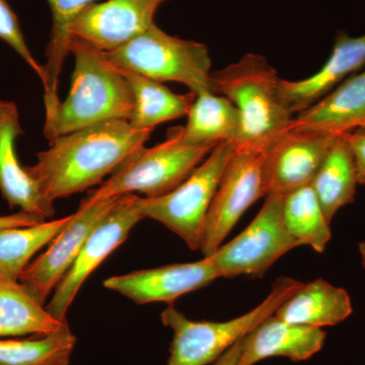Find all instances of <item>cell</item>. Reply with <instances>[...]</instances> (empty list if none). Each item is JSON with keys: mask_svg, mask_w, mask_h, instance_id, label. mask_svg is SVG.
I'll return each instance as SVG.
<instances>
[{"mask_svg": "<svg viewBox=\"0 0 365 365\" xmlns=\"http://www.w3.org/2000/svg\"><path fill=\"white\" fill-rule=\"evenodd\" d=\"M153 131L137 130L126 120L91 125L55 139L26 167L46 198L54 202L101 185L132 153L150 140Z\"/></svg>", "mask_w": 365, "mask_h": 365, "instance_id": "obj_1", "label": "cell"}, {"mask_svg": "<svg viewBox=\"0 0 365 365\" xmlns=\"http://www.w3.org/2000/svg\"><path fill=\"white\" fill-rule=\"evenodd\" d=\"M69 50L76 59L71 91L54 114L45 120L44 135L49 144L100 122L129 121L133 113L134 98L128 81L105 52L76 37H71Z\"/></svg>", "mask_w": 365, "mask_h": 365, "instance_id": "obj_2", "label": "cell"}, {"mask_svg": "<svg viewBox=\"0 0 365 365\" xmlns=\"http://www.w3.org/2000/svg\"><path fill=\"white\" fill-rule=\"evenodd\" d=\"M281 79L260 54L212 72L213 93L232 101L241 115V133L235 150L265 153L289 129L294 115L281 91Z\"/></svg>", "mask_w": 365, "mask_h": 365, "instance_id": "obj_3", "label": "cell"}, {"mask_svg": "<svg viewBox=\"0 0 365 365\" xmlns=\"http://www.w3.org/2000/svg\"><path fill=\"white\" fill-rule=\"evenodd\" d=\"M302 285L292 277L278 278L261 304L227 322L191 321L174 307L162 313L163 325L174 332L170 357L165 365H208L254 330L261 322L275 314L278 307Z\"/></svg>", "mask_w": 365, "mask_h": 365, "instance_id": "obj_4", "label": "cell"}, {"mask_svg": "<svg viewBox=\"0 0 365 365\" xmlns=\"http://www.w3.org/2000/svg\"><path fill=\"white\" fill-rule=\"evenodd\" d=\"M215 146L185 144L174 129L163 143L132 153L98 188L91 190L81 204L135 192L148 198L165 195L184 182Z\"/></svg>", "mask_w": 365, "mask_h": 365, "instance_id": "obj_5", "label": "cell"}, {"mask_svg": "<svg viewBox=\"0 0 365 365\" xmlns=\"http://www.w3.org/2000/svg\"><path fill=\"white\" fill-rule=\"evenodd\" d=\"M105 54L119 68L151 81L182 83L195 95L213 93L207 47L195 41L170 36L155 25Z\"/></svg>", "mask_w": 365, "mask_h": 365, "instance_id": "obj_6", "label": "cell"}, {"mask_svg": "<svg viewBox=\"0 0 365 365\" xmlns=\"http://www.w3.org/2000/svg\"><path fill=\"white\" fill-rule=\"evenodd\" d=\"M235 153L234 143H218L177 188L153 198L139 196L143 218L162 223L179 235L190 249L200 251L209 207Z\"/></svg>", "mask_w": 365, "mask_h": 365, "instance_id": "obj_7", "label": "cell"}, {"mask_svg": "<svg viewBox=\"0 0 365 365\" xmlns=\"http://www.w3.org/2000/svg\"><path fill=\"white\" fill-rule=\"evenodd\" d=\"M248 227L211 255L220 277H263L281 257L299 247L283 220L284 196L268 194Z\"/></svg>", "mask_w": 365, "mask_h": 365, "instance_id": "obj_8", "label": "cell"}, {"mask_svg": "<svg viewBox=\"0 0 365 365\" xmlns=\"http://www.w3.org/2000/svg\"><path fill=\"white\" fill-rule=\"evenodd\" d=\"M263 158L264 153L235 150L209 207L200 249L204 257L215 254L242 215L265 197Z\"/></svg>", "mask_w": 365, "mask_h": 365, "instance_id": "obj_9", "label": "cell"}, {"mask_svg": "<svg viewBox=\"0 0 365 365\" xmlns=\"http://www.w3.org/2000/svg\"><path fill=\"white\" fill-rule=\"evenodd\" d=\"M139 196L127 194L120 197L110 211L86 240L81 253L55 288L46 307L48 313L58 321L66 319L71 306L85 281L128 237L134 225L144 220L138 206Z\"/></svg>", "mask_w": 365, "mask_h": 365, "instance_id": "obj_10", "label": "cell"}, {"mask_svg": "<svg viewBox=\"0 0 365 365\" xmlns=\"http://www.w3.org/2000/svg\"><path fill=\"white\" fill-rule=\"evenodd\" d=\"M120 197L81 204L71 222L50 242L47 251L21 272L19 281L40 304L45 306L48 297L73 265L91 232L109 215Z\"/></svg>", "mask_w": 365, "mask_h": 365, "instance_id": "obj_11", "label": "cell"}, {"mask_svg": "<svg viewBox=\"0 0 365 365\" xmlns=\"http://www.w3.org/2000/svg\"><path fill=\"white\" fill-rule=\"evenodd\" d=\"M337 136L307 129H288L264 153L265 196H285L311 185Z\"/></svg>", "mask_w": 365, "mask_h": 365, "instance_id": "obj_12", "label": "cell"}, {"mask_svg": "<svg viewBox=\"0 0 365 365\" xmlns=\"http://www.w3.org/2000/svg\"><path fill=\"white\" fill-rule=\"evenodd\" d=\"M165 0H107L91 4L68 26L79 38L103 52H111L130 42L155 25L158 7Z\"/></svg>", "mask_w": 365, "mask_h": 365, "instance_id": "obj_13", "label": "cell"}, {"mask_svg": "<svg viewBox=\"0 0 365 365\" xmlns=\"http://www.w3.org/2000/svg\"><path fill=\"white\" fill-rule=\"evenodd\" d=\"M217 278H220V273L209 256L193 263L172 264L113 276L104 281V287L137 304H172L182 295L207 287Z\"/></svg>", "mask_w": 365, "mask_h": 365, "instance_id": "obj_14", "label": "cell"}, {"mask_svg": "<svg viewBox=\"0 0 365 365\" xmlns=\"http://www.w3.org/2000/svg\"><path fill=\"white\" fill-rule=\"evenodd\" d=\"M23 134L18 107L0 98V191L9 207L47 220L55 215L54 202L46 198L16 155V141Z\"/></svg>", "mask_w": 365, "mask_h": 365, "instance_id": "obj_15", "label": "cell"}, {"mask_svg": "<svg viewBox=\"0 0 365 365\" xmlns=\"http://www.w3.org/2000/svg\"><path fill=\"white\" fill-rule=\"evenodd\" d=\"M364 67L365 35L351 37L344 31H339L332 53L323 67L300 81L281 79V91L295 116Z\"/></svg>", "mask_w": 365, "mask_h": 365, "instance_id": "obj_16", "label": "cell"}, {"mask_svg": "<svg viewBox=\"0 0 365 365\" xmlns=\"http://www.w3.org/2000/svg\"><path fill=\"white\" fill-rule=\"evenodd\" d=\"M325 340L321 328L287 323L273 314L242 338L237 365H255L274 356L304 361L321 351Z\"/></svg>", "mask_w": 365, "mask_h": 365, "instance_id": "obj_17", "label": "cell"}, {"mask_svg": "<svg viewBox=\"0 0 365 365\" xmlns=\"http://www.w3.org/2000/svg\"><path fill=\"white\" fill-rule=\"evenodd\" d=\"M365 128V69L349 78L295 115L289 129L344 135Z\"/></svg>", "mask_w": 365, "mask_h": 365, "instance_id": "obj_18", "label": "cell"}, {"mask_svg": "<svg viewBox=\"0 0 365 365\" xmlns=\"http://www.w3.org/2000/svg\"><path fill=\"white\" fill-rule=\"evenodd\" d=\"M352 311L351 299L344 288L319 278L302 283L274 314L287 323L322 328L342 323Z\"/></svg>", "mask_w": 365, "mask_h": 365, "instance_id": "obj_19", "label": "cell"}, {"mask_svg": "<svg viewBox=\"0 0 365 365\" xmlns=\"http://www.w3.org/2000/svg\"><path fill=\"white\" fill-rule=\"evenodd\" d=\"M187 118L186 125L177 130L182 143L189 145H235L241 133V115L232 101L217 93L196 95Z\"/></svg>", "mask_w": 365, "mask_h": 365, "instance_id": "obj_20", "label": "cell"}, {"mask_svg": "<svg viewBox=\"0 0 365 365\" xmlns=\"http://www.w3.org/2000/svg\"><path fill=\"white\" fill-rule=\"evenodd\" d=\"M311 185L329 223L341 208L354 202L359 181L351 148L344 135L334 141Z\"/></svg>", "mask_w": 365, "mask_h": 365, "instance_id": "obj_21", "label": "cell"}, {"mask_svg": "<svg viewBox=\"0 0 365 365\" xmlns=\"http://www.w3.org/2000/svg\"><path fill=\"white\" fill-rule=\"evenodd\" d=\"M128 81L134 98L129 123L137 130H155L158 125L188 115L195 100L193 93L178 95L158 81L120 68Z\"/></svg>", "mask_w": 365, "mask_h": 365, "instance_id": "obj_22", "label": "cell"}, {"mask_svg": "<svg viewBox=\"0 0 365 365\" xmlns=\"http://www.w3.org/2000/svg\"><path fill=\"white\" fill-rule=\"evenodd\" d=\"M53 318L19 281L0 275V337L46 335L66 323Z\"/></svg>", "mask_w": 365, "mask_h": 365, "instance_id": "obj_23", "label": "cell"}, {"mask_svg": "<svg viewBox=\"0 0 365 365\" xmlns=\"http://www.w3.org/2000/svg\"><path fill=\"white\" fill-rule=\"evenodd\" d=\"M93 1L95 0H48L51 7L53 26L47 48V62L43 66L46 119L54 114L60 103L59 76L67 55L71 53V36L68 33V26Z\"/></svg>", "mask_w": 365, "mask_h": 365, "instance_id": "obj_24", "label": "cell"}, {"mask_svg": "<svg viewBox=\"0 0 365 365\" xmlns=\"http://www.w3.org/2000/svg\"><path fill=\"white\" fill-rule=\"evenodd\" d=\"M71 218L72 215L31 227L0 230V275L19 281L34 255L50 244Z\"/></svg>", "mask_w": 365, "mask_h": 365, "instance_id": "obj_25", "label": "cell"}, {"mask_svg": "<svg viewBox=\"0 0 365 365\" xmlns=\"http://www.w3.org/2000/svg\"><path fill=\"white\" fill-rule=\"evenodd\" d=\"M282 215L287 232L300 246L312 247L318 253L325 252L332 232L312 185L284 196Z\"/></svg>", "mask_w": 365, "mask_h": 365, "instance_id": "obj_26", "label": "cell"}, {"mask_svg": "<svg viewBox=\"0 0 365 365\" xmlns=\"http://www.w3.org/2000/svg\"><path fill=\"white\" fill-rule=\"evenodd\" d=\"M76 337L66 321L61 329L29 339L0 340V365H69Z\"/></svg>", "mask_w": 365, "mask_h": 365, "instance_id": "obj_27", "label": "cell"}, {"mask_svg": "<svg viewBox=\"0 0 365 365\" xmlns=\"http://www.w3.org/2000/svg\"><path fill=\"white\" fill-rule=\"evenodd\" d=\"M0 39L11 46L38 74L41 81H44V67L36 61L32 53L29 50L18 18L6 0H0Z\"/></svg>", "mask_w": 365, "mask_h": 365, "instance_id": "obj_28", "label": "cell"}, {"mask_svg": "<svg viewBox=\"0 0 365 365\" xmlns=\"http://www.w3.org/2000/svg\"><path fill=\"white\" fill-rule=\"evenodd\" d=\"M354 158L359 185H365V128L344 134Z\"/></svg>", "mask_w": 365, "mask_h": 365, "instance_id": "obj_29", "label": "cell"}, {"mask_svg": "<svg viewBox=\"0 0 365 365\" xmlns=\"http://www.w3.org/2000/svg\"><path fill=\"white\" fill-rule=\"evenodd\" d=\"M46 218L42 216L33 215V213L20 212L14 215L0 216V230L2 228L11 227H25L31 225H38V223L45 222Z\"/></svg>", "mask_w": 365, "mask_h": 365, "instance_id": "obj_30", "label": "cell"}, {"mask_svg": "<svg viewBox=\"0 0 365 365\" xmlns=\"http://www.w3.org/2000/svg\"><path fill=\"white\" fill-rule=\"evenodd\" d=\"M242 351V339L223 353L213 365H237Z\"/></svg>", "mask_w": 365, "mask_h": 365, "instance_id": "obj_31", "label": "cell"}, {"mask_svg": "<svg viewBox=\"0 0 365 365\" xmlns=\"http://www.w3.org/2000/svg\"><path fill=\"white\" fill-rule=\"evenodd\" d=\"M360 255H361L362 265L365 268V242H361L359 246Z\"/></svg>", "mask_w": 365, "mask_h": 365, "instance_id": "obj_32", "label": "cell"}]
</instances>
